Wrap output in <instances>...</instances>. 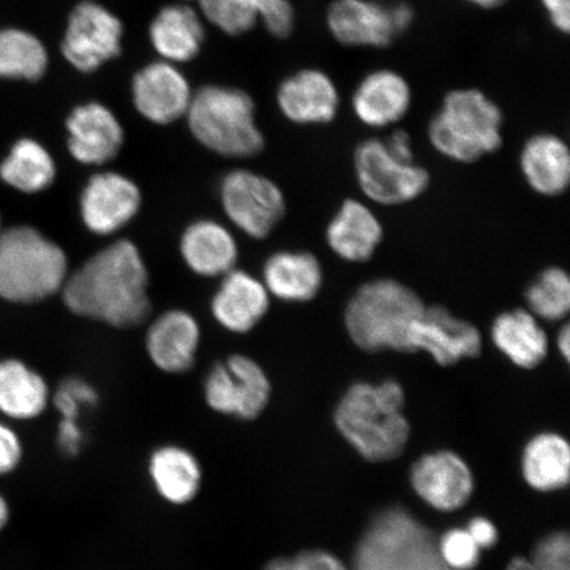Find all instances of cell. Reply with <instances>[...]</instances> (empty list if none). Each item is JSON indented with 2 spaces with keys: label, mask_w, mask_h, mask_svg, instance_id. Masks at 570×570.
I'll return each mask as SVG.
<instances>
[{
  "label": "cell",
  "mask_w": 570,
  "mask_h": 570,
  "mask_svg": "<svg viewBox=\"0 0 570 570\" xmlns=\"http://www.w3.org/2000/svg\"><path fill=\"white\" fill-rule=\"evenodd\" d=\"M51 391L39 373L17 360L0 362V413L16 422H31L48 409Z\"/></svg>",
  "instance_id": "30"
},
{
  "label": "cell",
  "mask_w": 570,
  "mask_h": 570,
  "mask_svg": "<svg viewBox=\"0 0 570 570\" xmlns=\"http://www.w3.org/2000/svg\"><path fill=\"white\" fill-rule=\"evenodd\" d=\"M548 21L561 35L570 32V0H539Z\"/></svg>",
  "instance_id": "40"
},
{
  "label": "cell",
  "mask_w": 570,
  "mask_h": 570,
  "mask_svg": "<svg viewBox=\"0 0 570 570\" xmlns=\"http://www.w3.org/2000/svg\"><path fill=\"white\" fill-rule=\"evenodd\" d=\"M412 105V85L401 71L391 68L370 70L356 83L352 95L355 119L374 130L403 122Z\"/></svg>",
  "instance_id": "16"
},
{
  "label": "cell",
  "mask_w": 570,
  "mask_h": 570,
  "mask_svg": "<svg viewBox=\"0 0 570 570\" xmlns=\"http://www.w3.org/2000/svg\"><path fill=\"white\" fill-rule=\"evenodd\" d=\"M411 484L422 501L441 512L462 509L474 491L472 470L449 451L425 454L413 463Z\"/></svg>",
  "instance_id": "17"
},
{
  "label": "cell",
  "mask_w": 570,
  "mask_h": 570,
  "mask_svg": "<svg viewBox=\"0 0 570 570\" xmlns=\"http://www.w3.org/2000/svg\"><path fill=\"white\" fill-rule=\"evenodd\" d=\"M438 550L445 567L451 570H472L479 566L481 548L466 529H452L438 539Z\"/></svg>",
  "instance_id": "36"
},
{
  "label": "cell",
  "mask_w": 570,
  "mask_h": 570,
  "mask_svg": "<svg viewBox=\"0 0 570 570\" xmlns=\"http://www.w3.org/2000/svg\"><path fill=\"white\" fill-rule=\"evenodd\" d=\"M425 304L415 291L394 279L363 284L348 301L345 326L363 352L411 353V334Z\"/></svg>",
  "instance_id": "4"
},
{
  "label": "cell",
  "mask_w": 570,
  "mask_h": 570,
  "mask_svg": "<svg viewBox=\"0 0 570 570\" xmlns=\"http://www.w3.org/2000/svg\"><path fill=\"white\" fill-rule=\"evenodd\" d=\"M530 561L532 570H570L569 534L553 532L541 539Z\"/></svg>",
  "instance_id": "37"
},
{
  "label": "cell",
  "mask_w": 570,
  "mask_h": 570,
  "mask_svg": "<svg viewBox=\"0 0 570 570\" xmlns=\"http://www.w3.org/2000/svg\"><path fill=\"white\" fill-rule=\"evenodd\" d=\"M202 330L190 313L173 309L163 313L147 332L146 347L154 365L168 374L189 372L196 362Z\"/></svg>",
  "instance_id": "21"
},
{
  "label": "cell",
  "mask_w": 570,
  "mask_h": 570,
  "mask_svg": "<svg viewBox=\"0 0 570 570\" xmlns=\"http://www.w3.org/2000/svg\"><path fill=\"white\" fill-rule=\"evenodd\" d=\"M194 137L226 158H252L265 148L255 122V104L246 91L209 85L195 92L187 112Z\"/></svg>",
  "instance_id": "6"
},
{
  "label": "cell",
  "mask_w": 570,
  "mask_h": 570,
  "mask_svg": "<svg viewBox=\"0 0 570 570\" xmlns=\"http://www.w3.org/2000/svg\"><path fill=\"white\" fill-rule=\"evenodd\" d=\"M141 191L131 178L101 173L89 178L80 197V213L87 229L96 235L122 230L138 216Z\"/></svg>",
  "instance_id": "15"
},
{
  "label": "cell",
  "mask_w": 570,
  "mask_h": 570,
  "mask_svg": "<svg viewBox=\"0 0 570 570\" xmlns=\"http://www.w3.org/2000/svg\"><path fill=\"white\" fill-rule=\"evenodd\" d=\"M491 341L512 365L537 368L548 355V337L531 312L514 309L495 317L491 325Z\"/></svg>",
  "instance_id": "28"
},
{
  "label": "cell",
  "mask_w": 570,
  "mask_h": 570,
  "mask_svg": "<svg viewBox=\"0 0 570 570\" xmlns=\"http://www.w3.org/2000/svg\"><path fill=\"white\" fill-rule=\"evenodd\" d=\"M191 97L187 78L168 61L149 63L132 80L135 107L156 125L174 124L187 116Z\"/></svg>",
  "instance_id": "18"
},
{
  "label": "cell",
  "mask_w": 570,
  "mask_h": 570,
  "mask_svg": "<svg viewBox=\"0 0 570 570\" xmlns=\"http://www.w3.org/2000/svg\"><path fill=\"white\" fill-rule=\"evenodd\" d=\"M402 384H352L334 410V425L361 458L370 462L395 460L407 446L411 425L404 415Z\"/></svg>",
  "instance_id": "2"
},
{
  "label": "cell",
  "mask_w": 570,
  "mask_h": 570,
  "mask_svg": "<svg viewBox=\"0 0 570 570\" xmlns=\"http://www.w3.org/2000/svg\"><path fill=\"white\" fill-rule=\"evenodd\" d=\"M383 239L381 220L365 204L348 198L331 220L326 240L338 258L363 263L373 258Z\"/></svg>",
  "instance_id": "25"
},
{
  "label": "cell",
  "mask_w": 570,
  "mask_h": 570,
  "mask_svg": "<svg viewBox=\"0 0 570 570\" xmlns=\"http://www.w3.org/2000/svg\"><path fill=\"white\" fill-rule=\"evenodd\" d=\"M348 570H451L441 560L438 539L409 511L377 514L362 534Z\"/></svg>",
  "instance_id": "7"
},
{
  "label": "cell",
  "mask_w": 570,
  "mask_h": 570,
  "mask_svg": "<svg viewBox=\"0 0 570 570\" xmlns=\"http://www.w3.org/2000/svg\"><path fill=\"white\" fill-rule=\"evenodd\" d=\"M0 233H2V232H0Z\"/></svg>",
  "instance_id": "48"
},
{
  "label": "cell",
  "mask_w": 570,
  "mask_h": 570,
  "mask_svg": "<svg viewBox=\"0 0 570 570\" xmlns=\"http://www.w3.org/2000/svg\"><path fill=\"white\" fill-rule=\"evenodd\" d=\"M529 312L538 320L561 321L570 308V281L567 271L550 267L541 271L525 292Z\"/></svg>",
  "instance_id": "34"
},
{
  "label": "cell",
  "mask_w": 570,
  "mask_h": 570,
  "mask_svg": "<svg viewBox=\"0 0 570 570\" xmlns=\"http://www.w3.org/2000/svg\"><path fill=\"white\" fill-rule=\"evenodd\" d=\"M0 178L21 194H40L53 184L56 164L41 142L31 138L19 139L0 164Z\"/></svg>",
  "instance_id": "32"
},
{
  "label": "cell",
  "mask_w": 570,
  "mask_h": 570,
  "mask_svg": "<svg viewBox=\"0 0 570 570\" xmlns=\"http://www.w3.org/2000/svg\"><path fill=\"white\" fill-rule=\"evenodd\" d=\"M276 102L285 119L298 126H326L340 116L342 96L325 70L305 68L279 85Z\"/></svg>",
  "instance_id": "14"
},
{
  "label": "cell",
  "mask_w": 570,
  "mask_h": 570,
  "mask_svg": "<svg viewBox=\"0 0 570 570\" xmlns=\"http://www.w3.org/2000/svg\"><path fill=\"white\" fill-rule=\"evenodd\" d=\"M12 517V509L9 499L0 491V533L6 530V527L10 524Z\"/></svg>",
  "instance_id": "43"
},
{
  "label": "cell",
  "mask_w": 570,
  "mask_h": 570,
  "mask_svg": "<svg viewBox=\"0 0 570 570\" xmlns=\"http://www.w3.org/2000/svg\"><path fill=\"white\" fill-rule=\"evenodd\" d=\"M24 444L10 424L0 420V479L17 472L24 460Z\"/></svg>",
  "instance_id": "39"
},
{
  "label": "cell",
  "mask_w": 570,
  "mask_h": 570,
  "mask_svg": "<svg viewBox=\"0 0 570 570\" xmlns=\"http://www.w3.org/2000/svg\"><path fill=\"white\" fill-rule=\"evenodd\" d=\"M122 21L88 0L71 11L61 52L71 67L91 73L122 52Z\"/></svg>",
  "instance_id": "11"
},
{
  "label": "cell",
  "mask_w": 570,
  "mask_h": 570,
  "mask_svg": "<svg viewBox=\"0 0 570 570\" xmlns=\"http://www.w3.org/2000/svg\"><path fill=\"white\" fill-rule=\"evenodd\" d=\"M71 158L85 166H104L117 158L125 141L122 125L98 102L76 107L67 120Z\"/></svg>",
  "instance_id": "19"
},
{
  "label": "cell",
  "mask_w": 570,
  "mask_h": 570,
  "mask_svg": "<svg viewBox=\"0 0 570 570\" xmlns=\"http://www.w3.org/2000/svg\"><path fill=\"white\" fill-rule=\"evenodd\" d=\"M204 17L220 31L238 36L261 20L277 39L294 32L296 13L289 0H198Z\"/></svg>",
  "instance_id": "20"
},
{
  "label": "cell",
  "mask_w": 570,
  "mask_h": 570,
  "mask_svg": "<svg viewBox=\"0 0 570 570\" xmlns=\"http://www.w3.org/2000/svg\"><path fill=\"white\" fill-rule=\"evenodd\" d=\"M505 570H532L530 559L522 558V556H518L510 561V564Z\"/></svg>",
  "instance_id": "46"
},
{
  "label": "cell",
  "mask_w": 570,
  "mask_h": 570,
  "mask_svg": "<svg viewBox=\"0 0 570 570\" xmlns=\"http://www.w3.org/2000/svg\"><path fill=\"white\" fill-rule=\"evenodd\" d=\"M180 252L185 265L205 277L225 276L238 261L237 240L224 225L212 219L196 220L187 227Z\"/></svg>",
  "instance_id": "26"
},
{
  "label": "cell",
  "mask_w": 570,
  "mask_h": 570,
  "mask_svg": "<svg viewBox=\"0 0 570 570\" xmlns=\"http://www.w3.org/2000/svg\"><path fill=\"white\" fill-rule=\"evenodd\" d=\"M558 348L560 354L562 355V358H564V361L568 362L570 354V330L568 325L562 326V330L559 333Z\"/></svg>",
  "instance_id": "45"
},
{
  "label": "cell",
  "mask_w": 570,
  "mask_h": 570,
  "mask_svg": "<svg viewBox=\"0 0 570 570\" xmlns=\"http://www.w3.org/2000/svg\"><path fill=\"white\" fill-rule=\"evenodd\" d=\"M383 140L396 158L405 161H415V151H413L412 138L407 131L402 130V128H395V130Z\"/></svg>",
  "instance_id": "42"
},
{
  "label": "cell",
  "mask_w": 570,
  "mask_h": 570,
  "mask_svg": "<svg viewBox=\"0 0 570 570\" xmlns=\"http://www.w3.org/2000/svg\"><path fill=\"white\" fill-rule=\"evenodd\" d=\"M183 2H187V0H183Z\"/></svg>",
  "instance_id": "47"
},
{
  "label": "cell",
  "mask_w": 570,
  "mask_h": 570,
  "mask_svg": "<svg viewBox=\"0 0 570 570\" xmlns=\"http://www.w3.org/2000/svg\"><path fill=\"white\" fill-rule=\"evenodd\" d=\"M519 166L527 184L541 196H560L569 187L570 149L558 134L531 135L520 151Z\"/></svg>",
  "instance_id": "24"
},
{
  "label": "cell",
  "mask_w": 570,
  "mask_h": 570,
  "mask_svg": "<svg viewBox=\"0 0 570 570\" xmlns=\"http://www.w3.org/2000/svg\"><path fill=\"white\" fill-rule=\"evenodd\" d=\"M220 203L226 216L239 230L265 239L285 214L283 191L269 178L252 170H233L220 184Z\"/></svg>",
  "instance_id": "10"
},
{
  "label": "cell",
  "mask_w": 570,
  "mask_h": 570,
  "mask_svg": "<svg viewBox=\"0 0 570 570\" xmlns=\"http://www.w3.org/2000/svg\"><path fill=\"white\" fill-rule=\"evenodd\" d=\"M466 530L481 550H489L497 544L498 530L488 518L476 517L470 520Z\"/></svg>",
  "instance_id": "41"
},
{
  "label": "cell",
  "mask_w": 570,
  "mask_h": 570,
  "mask_svg": "<svg viewBox=\"0 0 570 570\" xmlns=\"http://www.w3.org/2000/svg\"><path fill=\"white\" fill-rule=\"evenodd\" d=\"M205 30L198 13L189 6L164 7L149 26V39L164 60L181 63L202 51Z\"/></svg>",
  "instance_id": "29"
},
{
  "label": "cell",
  "mask_w": 570,
  "mask_h": 570,
  "mask_svg": "<svg viewBox=\"0 0 570 570\" xmlns=\"http://www.w3.org/2000/svg\"><path fill=\"white\" fill-rule=\"evenodd\" d=\"M273 394L269 377L258 362L244 354L217 363L205 380L206 404L220 415L253 422L266 411Z\"/></svg>",
  "instance_id": "9"
},
{
  "label": "cell",
  "mask_w": 570,
  "mask_h": 570,
  "mask_svg": "<svg viewBox=\"0 0 570 570\" xmlns=\"http://www.w3.org/2000/svg\"><path fill=\"white\" fill-rule=\"evenodd\" d=\"M503 130L502 107L487 91L458 88L441 99L426 135L434 151L443 158L472 164L502 148Z\"/></svg>",
  "instance_id": "3"
},
{
  "label": "cell",
  "mask_w": 570,
  "mask_h": 570,
  "mask_svg": "<svg viewBox=\"0 0 570 570\" xmlns=\"http://www.w3.org/2000/svg\"><path fill=\"white\" fill-rule=\"evenodd\" d=\"M417 352L430 355L439 366H453L481 354L482 334L444 306H425L411 334V353Z\"/></svg>",
  "instance_id": "13"
},
{
  "label": "cell",
  "mask_w": 570,
  "mask_h": 570,
  "mask_svg": "<svg viewBox=\"0 0 570 570\" xmlns=\"http://www.w3.org/2000/svg\"><path fill=\"white\" fill-rule=\"evenodd\" d=\"M148 287L149 275L138 247L119 239L69 274L61 292L75 315L114 327H132L151 312Z\"/></svg>",
  "instance_id": "1"
},
{
  "label": "cell",
  "mask_w": 570,
  "mask_h": 570,
  "mask_svg": "<svg viewBox=\"0 0 570 570\" xmlns=\"http://www.w3.org/2000/svg\"><path fill=\"white\" fill-rule=\"evenodd\" d=\"M325 24L333 40L346 48L384 49L401 38L392 3L380 0H332Z\"/></svg>",
  "instance_id": "12"
},
{
  "label": "cell",
  "mask_w": 570,
  "mask_h": 570,
  "mask_svg": "<svg viewBox=\"0 0 570 570\" xmlns=\"http://www.w3.org/2000/svg\"><path fill=\"white\" fill-rule=\"evenodd\" d=\"M262 570H348V568L331 552L311 550L269 560Z\"/></svg>",
  "instance_id": "38"
},
{
  "label": "cell",
  "mask_w": 570,
  "mask_h": 570,
  "mask_svg": "<svg viewBox=\"0 0 570 570\" xmlns=\"http://www.w3.org/2000/svg\"><path fill=\"white\" fill-rule=\"evenodd\" d=\"M98 394L87 381L81 377H68L57 387L53 404L61 415V422L78 423L83 409L95 407Z\"/></svg>",
  "instance_id": "35"
},
{
  "label": "cell",
  "mask_w": 570,
  "mask_h": 570,
  "mask_svg": "<svg viewBox=\"0 0 570 570\" xmlns=\"http://www.w3.org/2000/svg\"><path fill=\"white\" fill-rule=\"evenodd\" d=\"M268 309L266 285L246 271L235 268L224 276L212 301V313L217 323L238 334L253 331Z\"/></svg>",
  "instance_id": "22"
},
{
  "label": "cell",
  "mask_w": 570,
  "mask_h": 570,
  "mask_svg": "<svg viewBox=\"0 0 570 570\" xmlns=\"http://www.w3.org/2000/svg\"><path fill=\"white\" fill-rule=\"evenodd\" d=\"M324 274L315 255L305 252L276 253L263 268L269 295L287 303L313 301L323 287Z\"/></svg>",
  "instance_id": "27"
},
{
  "label": "cell",
  "mask_w": 570,
  "mask_h": 570,
  "mask_svg": "<svg viewBox=\"0 0 570 570\" xmlns=\"http://www.w3.org/2000/svg\"><path fill=\"white\" fill-rule=\"evenodd\" d=\"M69 275L66 252L31 226L0 233V297L31 304L60 292Z\"/></svg>",
  "instance_id": "5"
},
{
  "label": "cell",
  "mask_w": 570,
  "mask_h": 570,
  "mask_svg": "<svg viewBox=\"0 0 570 570\" xmlns=\"http://www.w3.org/2000/svg\"><path fill=\"white\" fill-rule=\"evenodd\" d=\"M49 66L45 42L21 28L0 30V78L13 81H39Z\"/></svg>",
  "instance_id": "33"
},
{
  "label": "cell",
  "mask_w": 570,
  "mask_h": 570,
  "mask_svg": "<svg viewBox=\"0 0 570 570\" xmlns=\"http://www.w3.org/2000/svg\"><path fill=\"white\" fill-rule=\"evenodd\" d=\"M149 481L164 502L183 508L202 493L204 470L188 448L166 444L155 449L147 462Z\"/></svg>",
  "instance_id": "23"
},
{
  "label": "cell",
  "mask_w": 570,
  "mask_h": 570,
  "mask_svg": "<svg viewBox=\"0 0 570 570\" xmlns=\"http://www.w3.org/2000/svg\"><path fill=\"white\" fill-rule=\"evenodd\" d=\"M469 6L475 7V9L484 10V11H493L501 9L509 0H462Z\"/></svg>",
  "instance_id": "44"
},
{
  "label": "cell",
  "mask_w": 570,
  "mask_h": 570,
  "mask_svg": "<svg viewBox=\"0 0 570 570\" xmlns=\"http://www.w3.org/2000/svg\"><path fill=\"white\" fill-rule=\"evenodd\" d=\"M353 161L360 188L374 203L394 206L415 202L430 188V173L416 161L396 158L383 139L362 140Z\"/></svg>",
  "instance_id": "8"
},
{
  "label": "cell",
  "mask_w": 570,
  "mask_h": 570,
  "mask_svg": "<svg viewBox=\"0 0 570 570\" xmlns=\"http://www.w3.org/2000/svg\"><path fill=\"white\" fill-rule=\"evenodd\" d=\"M522 473L527 484L540 493L567 488L570 479L568 441L559 433H538L524 446Z\"/></svg>",
  "instance_id": "31"
}]
</instances>
